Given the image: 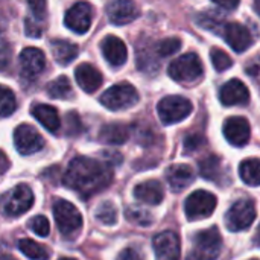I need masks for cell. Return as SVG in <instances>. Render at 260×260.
<instances>
[{"label": "cell", "instance_id": "1", "mask_svg": "<svg viewBox=\"0 0 260 260\" xmlns=\"http://www.w3.org/2000/svg\"><path fill=\"white\" fill-rule=\"evenodd\" d=\"M113 181V171L108 163H101L88 157H76L69 163L62 183L78 192L82 198H90Z\"/></svg>", "mask_w": 260, "mask_h": 260}, {"label": "cell", "instance_id": "2", "mask_svg": "<svg viewBox=\"0 0 260 260\" xmlns=\"http://www.w3.org/2000/svg\"><path fill=\"white\" fill-rule=\"evenodd\" d=\"M222 250V238L216 227L198 232L193 238L187 260H216Z\"/></svg>", "mask_w": 260, "mask_h": 260}, {"label": "cell", "instance_id": "3", "mask_svg": "<svg viewBox=\"0 0 260 260\" xmlns=\"http://www.w3.org/2000/svg\"><path fill=\"white\" fill-rule=\"evenodd\" d=\"M53 218L59 233L66 238L75 236L82 229V216L79 210L66 200H56L53 203Z\"/></svg>", "mask_w": 260, "mask_h": 260}, {"label": "cell", "instance_id": "4", "mask_svg": "<svg viewBox=\"0 0 260 260\" xmlns=\"http://www.w3.org/2000/svg\"><path fill=\"white\" fill-rule=\"evenodd\" d=\"M34 206V193L29 186L18 184L11 192L2 197L0 209L2 213L8 218H15L27 212Z\"/></svg>", "mask_w": 260, "mask_h": 260}, {"label": "cell", "instance_id": "5", "mask_svg": "<svg viewBox=\"0 0 260 260\" xmlns=\"http://www.w3.org/2000/svg\"><path fill=\"white\" fill-rule=\"evenodd\" d=\"M168 73L177 82H193L203 76V62L197 53H184L169 64Z\"/></svg>", "mask_w": 260, "mask_h": 260}, {"label": "cell", "instance_id": "6", "mask_svg": "<svg viewBox=\"0 0 260 260\" xmlns=\"http://www.w3.org/2000/svg\"><path fill=\"white\" fill-rule=\"evenodd\" d=\"M139 102V91L129 82H119L101 96V104L113 111L126 110Z\"/></svg>", "mask_w": 260, "mask_h": 260}, {"label": "cell", "instance_id": "7", "mask_svg": "<svg viewBox=\"0 0 260 260\" xmlns=\"http://www.w3.org/2000/svg\"><path fill=\"white\" fill-rule=\"evenodd\" d=\"M192 110V102L184 96H168L163 98L157 105L158 117L165 125H174L184 120L189 117Z\"/></svg>", "mask_w": 260, "mask_h": 260}, {"label": "cell", "instance_id": "8", "mask_svg": "<svg viewBox=\"0 0 260 260\" xmlns=\"http://www.w3.org/2000/svg\"><path fill=\"white\" fill-rule=\"evenodd\" d=\"M218 200L207 190H195L184 203V212L189 221H198L209 218L216 209Z\"/></svg>", "mask_w": 260, "mask_h": 260}, {"label": "cell", "instance_id": "9", "mask_svg": "<svg viewBox=\"0 0 260 260\" xmlns=\"http://www.w3.org/2000/svg\"><path fill=\"white\" fill-rule=\"evenodd\" d=\"M256 219V206L250 200L236 201L225 215V225L230 232H244Z\"/></svg>", "mask_w": 260, "mask_h": 260}, {"label": "cell", "instance_id": "10", "mask_svg": "<svg viewBox=\"0 0 260 260\" xmlns=\"http://www.w3.org/2000/svg\"><path fill=\"white\" fill-rule=\"evenodd\" d=\"M14 145L21 155H32L44 148V139L34 126L24 123L15 128Z\"/></svg>", "mask_w": 260, "mask_h": 260}, {"label": "cell", "instance_id": "11", "mask_svg": "<svg viewBox=\"0 0 260 260\" xmlns=\"http://www.w3.org/2000/svg\"><path fill=\"white\" fill-rule=\"evenodd\" d=\"M91 20H93V9L87 2H78L75 3L64 17V23L66 26L73 30L75 34H85L90 30L91 26Z\"/></svg>", "mask_w": 260, "mask_h": 260}, {"label": "cell", "instance_id": "12", "mask_svg": "<svg viewBox=\"0 0 260 260\" xmlns=\"http://www.w3.org/2000/svg\"><path fill=\"white\" fill-rule=\"evenodd\" d=\"M155 260H180V239L174 232H161L152 241Z\"/></svg>", "mask_w": 260, "mask_h": 260}, {"label": "cell", "instance_id": "13", "mask_svg": "<svg viewBox=\"0 0 260 260\" xmlns=\"http://www.w3.org/2000/svg\"><path fill=\"white\" fill-rule=\"evenodd\" d=\"M224 136L233 146H245L250 142L251 128L245 117H229L224 123Z\"/></svg>", "mask_w": 260, "mask_h": 260}, {"label": "cell", "instance_id": "14", "mask_svg": "<svg viewBox=\"0 0 260 260\" xmlns=\"http://www.w3.org/2000/svg\"><path fill=\"white\" fill-rule=\"evenodd\" d=\"M20 70L21 75L27 79L37 78L46 67V56L43 50L37 47H26L20 53Z\"/></svg>", "mask_w": 260, "mask_h": 260}, {"label": "cell", "instance_id": "15", "mask_svg": "<svg viewBox=\"0 0 260 260\" xmlns=\"http://www.w3.org/2000/svg\"><path fill=\"white\" fill-rule=\"evenodd\" d=\"M219 101L225 107L245 105L250 101V91L247 85L239 79H230L219 90Z\"/></svg>", "mask_w": 260, "mask_h": 260}, {"label": "cell", "instance_id": "16", "mask_svg": "<svg viewBox=\"0 0 260 260\" xmlns=\"http://www.w3.org/2000/svg\"><path fill=\"white\" fill-rule=\"evenodd\" d=\"M107 14L113 24L123 26L139 17V8L133 0H113L107 6Z\"/></svg>", "mask_w": 260, "mask_h": 260}, {"label": "cell", "instance_id": "17", "mask_svg": "<svg viewBox=\"0 0 260 260\" xmlns=\"http://www.w3.org/2000/svg\"><path fill=\"white\" fill-rule=\"evenodd\" d=\"M222 35H224V40L227 41V44L238 53L245 52L253 44V38H251L250 30L241 23L225 24Z\"/></svg>", "mask_w": 260, "mask_h": 260}, {"label": "cell", "instance_id": "18", "mask_svg": "<svg viewBox=\"0 0 260 260\" xmlns=\"http://www.w3.org/2000/svg\"><path fill=\"white\" fill-rule=\"evenodd\" d=\"M102 55L107 59V62L113 67H120L126 62L128 58V49L126 44L116 35H108L101 43Z\"/></svg>", "mask_w": 260, "mask_h": 260}, {"label": "cell", "instance_id": "19", "mask_svg": "<svg viewBox=\"0 0 260 260\" xmlns=\"http://www.w3.org/2000/svg\"><path fill=\"white\" fill-rule=\"evenodd\" d=\"M75 78L78 85L85 93H94L102 85V75L101 72L91 64H79L75 70Z\"/></svg>", "mask_w": 260, "mask_h": 260}, {"label": "cell", "instance_id": "20", "mask_svg": "<svg viewBox=\"0 0 260 260\" xmlns=\"http://www.w3.org/2000/svg\"><path fill=\"white\" fill-rule=\"evenodd\" d=\"M134 197H136V200H139L145 204L158 206L165 198L163 186L157 180L143 181L134 187Z\"/></svg>", "mask_w": 260, "mask_h": 260}, {"label": "cell", "instance_id": "21", "mask_svg": "<svg viewBox=\"0 0 260 260\" xmlns=\"http://www.w3.org/2000/svg\"><path fill=\"white\" fill-rule=\"evenodd\" d=\"M166 180L174 192L184 190L193 181V171L187 165H172L166 171Z\"/></svg>", "mask_w": 260, "mask_h": 260}, {"label": "cell", "instance_id": "22", "mask_svg": "<svg viewBox=\"0 0 260 260\" xmlns=\"http://www.w3.org/2000/svg\"><path fill=\"white\" fill-rule=\"evenodd\" d=\"M32 116L50 133H58L61 128V119L55 107L46 105V104H38L32 107Z\"/></svg>", "mask_w": 260, "mask_h": 260}, {"label": "cell", "instance_id": "23", "mask_svg": "<svg viewBox=\"0 0 260 260\" xmlns=\"http://www.w3.org/2000/svg\"><path fill=\"white\" fill-rule=\"evenodd\" d=\"M129 137V129L122 123L104 125L99 133V140L107 145H123Z\"/></svg>", "mask_w": 260, "mask_h": 260}, {"label": "cell", "instance_id": "24", "mask_svg": "<svg viewBox=\"0 0 260 260\" xmlns=\"http://www.w3.org/2000/svg\"><path fill=\"white\" fill-rule=\"evenodd\" d=\"M52 55L61 66H69L78 56V46L69 43L66 40H53L52 43Z\"/></svg>", "mask_w": 260, "mask_h": 260}, {"label": "cell", "instance_id": "25", "mask_svg": "<svg viewBox=\"0 0 260 260\" xmlns=\"http://www.w3.org/2000/svg\"><path fill=\"white\" fill-rule=\"evenodd\" d=\"M239 175L244 183L250 186H260V160L247 158L239 166Z\"/></svg>", "mask_w": 260, "mask_h": 260}, {"label": "cell", "instance_id": "26", "mask_svg": "<svg viewBox=\"0 0 260 260\" xmlns=\"http://www.w3.org/2000/svg\"><path fill=\"white\" fill-rule=\"evenodd\" d=\"M18 250L30 260H47L50 253L47 251V248L32 239H21L18 242Z\"/></svg>", "mask_w": 260, "mask_h": 260}, {"label": "cell", "instance_id": "27", "mask_svg": "<svg viewBox=\"0 0 260 260\" xmlns=\"http://www.w3.org/2000/svg\"><path fill=\"white\" fill-rule=\"evenodd\" d=\"M200 174L203 178L213 181L221 175V158L218 155H209L200 161Z\"/></svg>", "mask_w": 260, "mask_h": 260}, {"label": "cell", "instance_id": "28", "mask_svg": "<svg viewBox=\"0 0 260 260\" xmlns=\"http://www.w3.org/2000/svg\"><path fill=\"white\" fill-rule=\"evenodd\" d=\"M47 93L53 99H67L72 96V85L67 76H59L47 84Z\"/></svg>", "mask_w": 260, "mask_h": 260}, {"label": "cell", "instance_id": "29", "mask_svg": "<svg viewBox=\"0 0 260 260\" xmlns=\"http://www.w3.org/2000/svg\"><path fill=\"white\" fill-rule=\"evenodd\" d=\"M15 108H17V101L12 90H9L5 85H0V116L2 117L11 116L15 111Z\"/></svg>", "mask_w": 260, "mask_h": 260}, {"label": "cell", "instance_id": "30", "mask_svg": "<svg viewBox=\"0 0 260 260\" xmlns=\"http://www.w3.org/2000/svg\"><path fill=\"white\" fill-rule=\"evenodd\" d=\"M125 216L129 222L140 225V227H149L154 222L152 215L148 210L139 209V207H128L125 212Z\"/></svg>", "mask_w": 260, "mask_h": 260}, {"label": "cell", "instance_id": "31", "mask_svg": "<svg viewBox=\"0 0 260 260\" xmlns=\"http://www.w3.org/2000/svg\"><path fill=\"white\" fill-rule=\"evenodd\" d=\"M197 21L201 27L207 29V30H212V32H219V26H225L222 24V18L219 14H216V11H207V12H203L197 17Z\"/></svg>", "mask_w": 260, "mask_h": 260}, {"label": "cell", "instance_id": "32", "mask_svg": "<svg viewBox=\"0 0 260 260\" xmlns=\"http://www.w3.org/2000/svg\"><path fill=\"white\" fill-rule=\"evenodd\" d=\"M96 218L107 224V225H114L117 222V209L111 201H105L102 203L98 209H96Z\"/></svg>", "mask_w": 260, "mask_h": 260}, {"label": "cell", "instance_id": "33", "mask_svg": "<svg viewBox=\"0 0 260 260\" xmlns=\"http://www.w3.org/2000/svg\"><path fill=\"white\" fill-rule=\"evenodd\" d=\"M210 59H212L213 67L218 72L229 70L233 66V59L230 58V55L227 52H224L222 49H219V47H213L210 50Z\"/></svg>", "mask_w": 260, "mask_h": 260}, {"label": "cell", "instance_id": "34", "mask_svg": "<svg viewBox=\"0 0 260 260\" xmlns=\"http://www.w3.org/2000/svg\"><path fill=\"white\" fill-rule=\"evenodd\" d=\"M181 47V40L177 37H171V38H165L161 40L157 46H155V52L160 56H171L174 53H177Z\"/></svg>", "mask_w": 260, "mask_h": 260}, {"label": "cell", "instance_id": "35", "mask_svg": "<svg viewBox=\"0 0 260 260\" xmlns=\"http://www.w3.org/2000/svg\"><path fill=\"white\" fill-rule=\"evenodd\" d=\"M29 229L37 235V236H41V238H47L49 233H50V225H49V221L46 216L43 215H38L35 218H32L29 221Z\"/></svg>", "mask_w": 260, "mask_h": 260}, {"label": "cell", "instance_id": "36", "mask_svg": "<svg viewBox=\"0 0 260 260\" xmlns=\"http://www.w3.org/2000/svg\"><path fill=\"white\" fill-rule=\"evenodd\" d=\"M206 143V139L200 134H190L184 139V151L186 152H195Z\"/></svg>", "mask_w": 260, "mask_h": 260}, {"label": "cell", "instance_id": "37", "mask_svg": "<svg viewBox=\"0 0 260 260\" xmlns=\"http://www.w3.org/2000/svg\"><path fill=\"white\" fill-rule=\"evenodd\" d=\"M24 32L30 38H40L41 34H43V27H41V24L37 20L26 18L24 20Z\"/></svg>", "mask_w": 260, "mask_h": 260}, {"label": "cell", "instance_id": "38", "mask_svg": "<svg viewBox=\"0 0 260 260\" xmlns=\"http://www.w3.org/2000/svg\"><path fill=\"white\" fill-rule=\"evenodd\" d=\"M81 129H82V123H81L79 116L76 113H69L67 114V133L70 136H78Z\"/></svg>", "mask_w": 260, "mask_h": 260}, {"label": "cell", "instance_id": "39", "mask_svg": "<svg viewBox=\"0 0 260 260\" xmlns=\"http://www.w3.org/2000/svg\"><path fill=\"white\" fill-rule=\"evenodd\" d=\"M27 5L35 15V18H44L46 17V0H27Z\"/></svg>", "mask_w": 260, "mask_h": 260}, {"label": "cell", "instance_id": "40", "mask_svg": "<svg viewBox=\"0 0 260 260\" xmlns=\"http://www.w3.org/2000/svg\"><path fill=\"white\" fill-rule=\"evenodd\" d=\"M213 3H216L218 6H221L225 11H233L239 6L241 0H212Z\"/></svg>", "mask_w": 260, "mask_h": 260}, {"label": "cell", "instance_id": "41", "mask_svg": "<svg viewBox=\"0 0 260 260\" xmlns=\"http://www.w3.org/2000/svg\"><path fill=\"white\" fill-rule=\"evenodd\" d=\"M116 260H142V259H140V256L137 254V251H136V250H133V248H126V250H123V251L117 256V259Z\"/></svg>", "mask_w": 260, "mask_h": 260}, {"label": "cell", "instance_id": "42", "mask_svg": "<svg viewBox=\"0 0 260 260\" xmlns=\"http://www.w3.org/2000/svg\"><path fill=\"white\" fill-rule=\"evenodd\" d=\"M8 169H9V160H8V157L3 154V151H0V175L5 174Z\"/></svg>", "mask_w": 260, "mask_h": 260}, {"label": "cell", "instance_id": "43", "mask_svg": "<svg viewBox=\"0 0 260 260\" xmlns=\"http://www.w3.org/2000/svg\"><path fill=\"white\" fill-rule=\"evenodd\" d=\"M253 242H254V245H256V247H260V225H259V227H257L256 233H254Z\"/></svg>", "mask_w": 260, "mask_h": 260}, {"label": "cell", "instance_id": "44", "mask_svg": "<svg viewBox=\"0 0 260 260\" xmlns=\"http://www.w3.org/2000/svg\"><path fill=\"white\" fill-rule=\"evenodd\" d=\"M254 9H256V12L260 15V0H254Z\"/></svg>", "mask_w": 260, "mask_h": 260}, {"label": "cell", "instance_id": "45", "mask_svg": "<svg viewBox=\"0 0 260 260\" xmlns=\"http://www.w3.org/2000/svg\"><path fill=\"white\" fill-rule=\"evenodd\" d=\"M58 260H76V259H72V257H61V259Z\"/></svg>", "mask_w": 260, "mask_h": 260}, {"label": "cell", "instance_id": "46", "mask_svg": "<svg viewBox=\"0 0 260 260\" xmlns=\"http://www.w3.org/2000/svg\"><path fill=\"white\" fill-rule=\"evenodd\" d=\"M253 260H257V259H253Z\"/></svg>", "mask_w": 260, "mask_h": 260}]
</instances>
